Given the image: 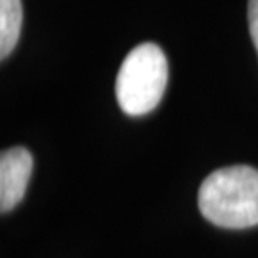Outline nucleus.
I'll return each mask as SVG.
<instances>
[{
    "label": "nucleus",
    "mask_w": 258,
    "mask_h": 258,
    "mask_svg": "<svg viewBox=\"0 0 258 258\" xmlns=\"http://www.w3.org/2000/svg\"><path fill=\"white\" fill-rule=\"evenodd\" d=\"M199 211L209 222L228 230L258 224V170L249 165L218 168L203 180Z\"/></svg>",
    "instance_id": "f257e3e1"
},
{
    "label": "nucleus",
    "mask_w": 258,
    "mask_h": 258,
    "mask_svg": "<svg viewBox=\"0 0 258 258\" xmlns=\"http://www.w3.org/2000/svg\"><path fill=\"white\" fill-rule=\"evenodd\" d=\"M33 172V155L25 148L4 149L0 155V211L8 212L23 199Z\"/></svg>",
    "instance_id": "7ed1b4c3"
},
{
    "label": "nucleus",
    "mask_w": 258,
    "mask_h": 258,
    "mask_svg": "<svg viewBox=\"0 0 258 258\" xmlns=\"http://www.w3.org/2000/svg\"><path fill=\"white\" fill-rule=\"evenodd\" d=\"M249 31L258 54V0H249Z\"/></svg>",
    "instance_id": "39448f33"
},
{
    "label": "nucleus",
    "mask_w": 258,
    "mask_h": 258,
    "mask_svg": "<svg viewBox=\"0 0 258 258\" xmlns=\"http://www.w3.org/2000/svg\"><path fill=\"white\" fill-rule=\"evenodd\" d=\"M168 81L166 55L153 42H144L130 50L120 65L115 94L120 109L138 117L159 105Z\"/></svg>",
    "instance_id": "f03ea898"
},
{
    "label": "nucleus",
    "mask_w": 258,
    "mask_h": 258,
    "mask_svg": "<svg viewBox=\"0 0 258 258\" xmlns=\"http://www.w3.org/2000/svg\"><path fill=\"white\" fill-rule=\"evenodd\" d=\"M23 23L21 0H0V57L6 59L19 40Z\"/></svg>",
    "instance_id": "20e7f679"
}]
</instances>
